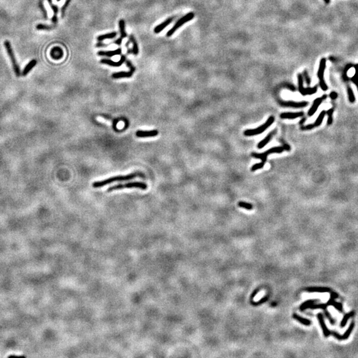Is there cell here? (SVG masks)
Wrapping results in <instances>:
<instances>
[{
    "label": "cell",
    "instance_id": "obj_1",
    "mask_svg": "<svg viewBox=\"0 0 358 358\" xmlns=\"http://www.w3.org/2000/svg\"><path fill=\"white\" fill-rule=\"evenodd\" d=\"M137 177H143V174L141 172H133V173H131L127 175H125V176H116V177H110L109 179L104 180V181H97V182H94L93 184H92V186L94 188H100L102 186H106L107 184H111L112 182H116V181H129V180H131Z\"/></svg>",
    "mask_w": 358,
    "mask_h": 358
},
{
    "label": "cell",
    "instance_id": "obj_2",
    "mask_svg": "<svg viewBox=\"0 0 358 358\" xmlns=\"http://www.w3.org/2000/svg\"><path fill=\"white\" fill-rule=\"evenodd\" d=\"M274 121H275V117L273 116L269 117V119H268L267 121H266V123H265L264 124H263L261 126L258 127L257 128H255V129L245 130V131L244 132V136H247V137H250V136H257V135L261 134L262 133H263L265 130L268 128V127L271 126V125L273 124Z\"/></svg>",
    "mask_w": 358,
    "mask_h": 358
},
{
    "label": "cell",
    "instance_id": "obj_3",
    "mask_svg": "<svg viewBox=\"0 0 358 358\" xmlns=\"http://www.w3.org/2000/svg\"><path fill=\"white\" fill-rule=\"evenodd\" d=\"M132 188H136V189H140L141 190H146L147 188V185L141 182H128L126 184H120L117 185H115L114 186L109 187L107 189V192H112L114 191H117V190H122L125 189H132Z\"/></svg>",
    "mask_w": 358,
    "mask_h": 358
},
{
    "label": "cell",
    "instance_id": "obj_4",
    "mask_svg": "<svg viewBox=\"0 0 358 358\" xmlns=\"http://www.w3.org/2000/svg\"><path fill=\"white\" fill-rule=\"evenodd\" d=\"M194 17V13H193V12H190V13H187L186 15H185L184 16L181 17V19H179L176 22V23H175L173 27H172V28L167 32V37H171L172 35H173L174 32L180 28V27L183 25L184 23H187V22L191 21V20L193 19Z\"/></svg>",
    "mask_w": 358,
    "mask_h": 358
},
{
    "label": "cell",
    "instance_id": "obj_5",
    "mask_svg": "<svg viewBox=\"0 0 358 358\" xmlns=\"http://www.w3.org/2000/svg\"><path fill=\"white\" fill-rule=\"evenodd\" d=\"M285 150L282 147H273V148L270 149L269 150H267V151L263 153H252L251 156L253 157V158L261 159L263 162H266L267 156L269 155L273 154V153H282Z\"/></svg>",
    "mask_w": 358,
    "mask_h": 358
},
{
    "label": "cell",
    "instance_id": "obj_6",
    "mask_svg": "<svg viewBox=\"0 0 358 358\" xmlns=\"http://www.w3.org/2000/svg\"><path fill=\"white\" fill-rule=\"evenodd\" d=\"M4 45L7 50V54H8L10 59H11V61L12 65H13V68L15 73H16V75L17 76L19 77L21 76V71H20L19 66L18 64H17L16 59V58H15L13 49H12L11 44H10V42L8 41H6L4 42Z\"/></svg>",
    "mask_w": 358,
    "mask_h": 358
},
{
    "label": "cell",
    "instance_id": "obj_7",
    "mask_svg": "<svg viewBox=\"0 0 358 358\" xmlns=\"http://www.w3.org/2000/svg\"><path fill=\"white\" fill-rule=\"evenodd\" d=\"M326 66V59L323 58L321 59L319 65V68L318 71V78H319L320 86L321 89L324 91H326L328 90V86L324 80V71Z\"/></svg>",
    "mask_w": 358,
    "mask_h": 358
},
{
    "label": "cell",
    "instance_id": "obj_8",
    "mask_svg": "<svg viewBox=\"0 0 358 358\" xmlns=\"http://www.w3.org/2000/svg\"><path fill=\"white\" fill-rule=\"evenodd\" d=\"M298 81H299V90L300 93L303 96H306V95H312L316 93L317 92V86H314V88H304L303 86V77L302 75L299 74H298Z\"/></svg>",
    "mask_w": 358,
    "mask_h": 358
},
{
    "label": "cell",
    "instance_id": "obj_9",
    "mask_svg": "<svg viewBox=\"0 0 358 358\" xmlns=\"http://www.w3.org/2000/svg\"><path fill=\"white\" fill-rule=\"evenodd\" d=\"M354 326H355V323L354 322H352L351 324H350V326L348 327V328H347V330H346V332H345L342 335H340L339 334H338V333L335 332H331V334L338 340H347L350 337V334H352L353 330H354Z\"/></svg>",
    "mask_w": 358,
    "mask_h": 358
},
{
    "label": "cell",
    "instance_id": "obj_10",
    "mask_svg": "<svg viewBox=\"0 0 358 358\" xmlns=\"http://www.w3.org/2000/svg\"><path fill=\"white\" fill-rule=\"evenodd\" d=\"M337 298H338V294L336 292H331L330 298L328 301L326 302V304L328 306H333L338 310H339V311L340 312H342V310H343L342 304L340 303V302H338L336 301H335V299H337Z\"/></svg>",
    "mask_w": 358,
    "mask_h": 358
},
{
    "label": "cell",
    "instance_id": "obj_11",
    "mask_svg": "<svg viewBox=\"0 0 358 358\" xmlns=\"http://www.w3.org/2000/svg\"><path fill=\"white\" fill-rule=\"evenodd\" d=\"M126 56L125 54H122L121 56V59H120L119 61L117 62L112 61V60H109V59H106L100 60V63L109 65V66H112V67H119L124 63L125 61H126Z\"/></svg>",
    "mask_w": 358,
    "mask_h": 358
},
{
    "label": "cell",
    "instance_id": "obj_12",
    "mask_svg": "<svg viewBox=\"0 0 358 358\" xmlns=\"http://www.w3.org/2000/svg\"><path fill=\"white\" fill-rule=\"evenodd\" d=\"M326 111H322L321 113L320 114V115L318 117V118L316 119V121L314 122V124H309L308 125V126H302L301 127V129L302 130H311L312 129L315 128V127H318L320 126L321 124L322 123L323 119H324L325 116H326Z\"/></svg>",
    "mask_w": 358,
    "mask_h": 358
},
{
    "label": "cell",
    "instance_id": "obj_13",
    "mask_svg": "<svg viewBox=\"0 0 358 358\" xmlns=\"http://www.w3.org/2000/svg\"><path fill=\"white\" fill-rule=\"evenodd\" d=\"M174 17H169V18L165 20V21L162 22V23L158 25L155 27L154 32L156 34L161 32V31H163V30L166 28L167 27L169 26V25L174 21Z\"/></svg>",
    "mask_w": 358,
    "mask_h": 358
},
{
    "label": "cell",
    "instance_id": "obj_14",
    "mask_svg": "<svg viewBox=\"0 0 358 358\" xmlns=\"http://www.w3.org/2000/svg\"><path fill=\"white\" fill-rule=\"evenodd\" d=\"M317 318H318V319L320 326H321L322 328L323 334H324V336L328 337L329 335L331 334V332L330 331V330L328 328V327L326 326V323H325L324 319V316H323V314H321V313H318V314H317Z\"/></svg>",
    "mask_w": 358,
    "mask_h": 358
},
{
    "label": "cell",
    "instance_id": "obj_15",
    "mask_svg": "<svg viewBox=\"0 0 358 358\" xmlns=\"http://www.w3.org/2000/svg\"><path fill=\"white\" fill-rule=\"evenodd\" d=\"M158 134L159 131L157 129L151 130V131H138L136 132V136L140 138L156 137Z\"/></svg>",
    "mask_w": 358,
    "mask_h": 358
},
{
    "label": "cell",
    "instance_id": "obj_16",
    "mask_svg": "<svg viewBox=\"0 0 358 358\" xmlns=\"http://www.w3.org/2000/svg\"><path fill=\"white\" fill-rule=\"evenodd\" d=\"M281 105L285 107H295V108H299V107H306L308 105V102H290V101L282 102H281Z\"/></svg>",
    "mask_w": 358,
    "mask_h": 358
},
{
    "label": "cell",
    "instance_id": "obj_17",
    "mask_svg": "<svg viewBox=\"0 0 358 358\" xmlns=\"http://www.w3.org/2000/svg\"><path fill=\"white\" fill-rule=\"evenodd\" d=\"M135 71L133 70H129V71H121L116 73L112 74V78L114 79H119V78H130L133 76Z\"/></svg>",
    "mask_w": 358,
    "mask_h": 358
},
{
    "label": "cell",
    "instance_id": "obj_18",
    "mask_svg": "<svg viewBox=\"0 0 358 358\" xmlns=\"http://www.w3.org/2000/svg\"><path fill=\"white\" fill-rule=\"evenodd\" d=\"M64 52L61 47H54L51 51V56L54 60H60L63 57Z\"/></svg>",
    "mask_w": 358,
    "mask_h": 358
},
{
    "label": "cell",
    "instance_id": "obj_19",
    "mask_svg": "<svg viewBox=\"0 0 358 358\" xmlns=\"http://www.w3.org/2000/svg\"><path fill=\"white\" fill-rule=\"evenodd\" d=\"M121 49H117L114 50V51H100L97 52V55L100 56H106V57H112L114 56H116V55H119L121 54Z\"/></svg>",
    "mask_w": 358,
    "mask_h": 358
},
{
    "label": "cell",
    "instance_id": "obj_20",
    "mask_svg": "<svg viewBox=\"0 0 358 358\" xmlns=\"http://www.w3.org/2000/svg\"><path fill=\"white\" fill-rule=\"evenodd\" d=\"M276 132H277V129H274L273 131H272L271 133H269L268 134L267 136L262 140V141H261L259 143L258 145H257V148L259 149L263 148L265 145H266L267 143H269L271 141L273 137L275 136V134L276 133Z\"/></svg>",
    "mask_w": 358,
    "mask_h": 358
},
{
    "label": "cell",
    "instance_id": "obj_21",
    "mask_svg": "<svg viewBox=\"0 0 358 358\" xmlns=\"http://www.w3.org/2000/svg\"><path fill=\"white\" fill-rule=\"evenodd\" d=\"M323 101L322 97H318L316 100H314V102H313L312 106L310 107V109H309V112H308V115H309V116H312L315 114V112H316L317 109L318 108V107L320 106V105L322 104V102Z\"/></svg>",
    "mask_w": 358,
    "mask_h": 358
},
{
    "label": "cell",
    "instance_id": "obj_22",
    "mask_svg": "<svg viewBox=\"0 0 358 358\" xmlns=\"http://www.w3.org/2000/svg\"><path fill=\"white\" fill-rule=\"evenodd\" d=\"M304 116L303 112H296V113H292V112H287V113H282L280 115V117L281 119H293L298 118V117H302Z\"/></svg>",
    "mask_w": 358,
    "mask_h": 358
},
{
    "label": "cell",
    "instance_id": "obj_23",
    "mask_svg": "<svg viewBox=\"0 0 358 358\" xmlns=\"http://www.w3.org/2000/svg\"><path fill=\"white\" fill-rule=\"evenodd\" d=\"M117 35V32H109V33L100 35H99L97 37V40L99 42H101L106 39H114Z\"/></svg>",
    "mask_w": 358,
    "mask_h": 358
},
{
    "label": "cell",
    "instance_id": "obj_24",
    "mask_svg": "<svg viewBox=\"0 0 358 358\" xmlns=\"http://www.w3.org/2000/svg\"><path fill=\"white\" fill-rule=\"evenodd\" d=\"M37 63V62L36 60H32V61H30L29 63L27 64V66L25 67L23 71L22 72V75H23V76H26L27 74H28L29 72L35 66Z\"/></svg>",
    "mask_w": 358,
    "mask_h": 358
},
{
    "label": "cell",
    "instance_id": "obj_25",
    "mask_svg": "<svg viewBox=\"0 0 358 358\" xmlns=\"http://www.w3.org/2000/svg\"><path fill=\"white\" fill-rule=\"evenodd\" d=\"M129 41L130 42H131L133 44L132 53H133L135 55H137L139 54L138 44H137L136 40V39H135V37L133 35H129Z\"/></svg>",
    "mask_w": 358,
    "mask_h": 358
},
{
    "label": "cell",
    "instance_id": "obj_26",
    "mask_svg": "<svg viewBox=\"0 0 358 358\" xmlns=\"http://www.w3.org/2000/svg\"><path fill=\"white\" fill-rule=\"evenodd\" d=\"M306 290L309 292H330L331 291V290L329 288L327 287H309L306 289Z\"/></svg>",
    "mask_w": 358,
    "mask_h": 358
},
{
    "label": "cell",
    "instance_id": "obj_27",
    "mask_svg": "<svg viewBox=\"0 0 358 358\" xmlns=\"http://www.w3.org/2000/svg\"><path fill=\"white\" fill-rule=\"evenodd\" d=\"M125 25H126V23H125L124 20L120 19L119 21V27L120 35H121V37H121V39H124L127 37V34L126 32V30H125Z\"/></svg>",
    "mask_w": 358,
    "mask_h": 358
},
{
    "label": "cell",
    "instance_id": "obj_28",
    "mask_svg": "<svg viewBox=\"0 0 358 358\" xmlns=\"http://www.w3.org/2000/svg\"><path fill=\"white\" fill-rule=\"evenodd\" d=\"M293 318L295 320H297L298 322H299L300 323H301L302 324L304 325V326H310V325L311 324V322H310L309 320L304 318L303 317H301L297 314H293Z\"/></svg>",
    "mask_w": 358,
    "mask_h": 358
},
{
    "label": "cell",
    "instance_id": "obj_29",
    "mask_svg": "<svg viewBox=\"0 0 358 358\" xmlns=\"http://www.w3.org/2000/svg\"><path fill=\"white\" fill-rule=\"evenodd\" d=\"M355 315V312L354 311H351L349 313H347V314H345L344 316L343 317L341 323H340V326L342 328L345 327V325H346L347 321H348V320L350 318L354 316Z\"/></svg>",
    "mask_w": 358,
    "mask_h": 358
},
{
    "label": "cell",
    "instance_id": "obj_30",
    "mask_svg": "<svg viewBox=\"0 0 358 358\" xmlns=\"http://www.w3.org/2000/svg\"><path fill=\"white\" fill-rule=\"evenodd\" d=\"M318 302V299H310L309 300H306V301H305L304 302H303L301 304V306L300 307V310H305L306 309H309V307L310 305H312V304L316 303V302Z\"/></svg>",
    "mask_w": 358,
    "mask_h": 358
},
{
    "label": "cell",
    "instance_id": "obj_31",
    "mask_svg": "<svg viewBox=\"0 0 358 358\" xmlns=\"http://www.w3.org/2000/svg\"><path fill=\"white\" fill-rule=\"evenodd\" d=\"M353 67L355 69V73L354 75V76L350 78V80L353 82L355 86H356L357 90H358V64L355 65H353Z\"/></svg>",
    "mask_w": 358,
    "mask_h": 358
},
{
    "label": "cell",
    "instance_id": "obj_32",
    "mask_svg": "<svg viewBox=\"0 0 358 358\" xmlns=\"http://www.w3.org/2000/svg\"><path fill=\"white\" fill-rule=\"evenodd\" d=\"M347 94H348L349 101L350 102V103L354 104L355 102V97L354 92H353L352 88L350 86H347Z\"/></svg>",
    "mask_w": 358,
    "mask_h": 358
},
{
    "label": "cell",
    "instance_id": "obj_33",
    "mask_svg": "<svg viewBox=\"0 0 358 358\" xmlns=\"http://www.w3.org/2000/svg\"><path fill=\"white\" fill-rule=\"evenodd\" d=\"M334 109L332 107V108L329 109L326 112V114L328 115V121H327L328 126H330V125H332V122H333L332 115H333V113H334Z\"/></svg>",
    "mask_w": 358,
    "mask_h": 358
},
{
    "label": "cell",
    "instance_id": "obj_34",
    "mask_svg": "<svg viewBox=\"0 0 358 358\" xmlns=\"http://www.w3.org/2000/svg\"><path fill=\"white\" fill-rule=\"evenodd\" d=\"M238 206L239 207L242 208H245L247 210H251L253 209V205L250 203H248V202H238Z\"/></svg>",
    "mask_w": 358,
    "mask_h": 358
},
{
    "label": "cell",
    "instance_id": "obj_35",
    "mask_svg": "<svg viewBox=\"0 0 358 358\" xmlns=\"http://www.w3.org/2000/svg\"><path fill=\"white\" fill-rule=\"evenodd\" d=\"M327 304H316L314 303L312 304V305H310L309 309H321L323 310H325L327 309Z\"/></svg>",
    "mask_w": 358,
    "mask_h": 358
},
{
    "label": "cell",
    "instance_id": "obj_36",
    "mask_svg": "<svg viewBox=\"0 0 358 358\" xmlns=\"http://www.w3.org/2000/svg\"><path fill=\"white\" fill-rule=\"evenodd\" d=\"M265 164V162H263V161L261 162H259V163L255 164L254 165H253V166H252L251 169V171H257V170L263 169V167H264Z\"/></svg>",
    "mask_w": 358,
    "mask_h": 358
},
{
    "label": "cell",
    "instance_id": "obj_37",
    "mask_svg": "<svg viewBox=\"0 0 358 358\" xmlns=\"http://www.w3.org/2000/svg\"><path fill=\"white\" fill-rule=\"evenodd\" d=\"M36 29L37 30H51L52 27L44 24H39L36 26Z\"/></svg>",
    "mask_w": 358,
    "mask_h": 358
},
{
    "label": "cell",
    "instance_id": "obj_38",
    "mask_svg": "<svg viewBox=\"0 0 358 358\" xmlns=\"http://www.w3.org/2000/svg\"><path fill=\"white\" fill-rule=\"evenodd\" d=\"M324 310V314H325V316H326V318H327L328 319V320H329V321H330V322L332 324H335V321H334V320L332 318V317L331 316V314H330V312H329L328 311L327 309H325V310Z\"/></svg>",
    "mask_w": 358,
    "mask_h": 358
},
{
    "label": "cell",
    "instance_id": "obj_39",
    "mask_svg": "<svg viewBox=\"0 0 358 358\" xmlns=\"http://www.w3.org/2000/svg\"><path fill=\"white\" fill-rule=\"evenodd\" d=\"M71 1H72V0H66V1H65L64 6H62V10H61V11H62V17H64L65 11H66V9H67V7H68V6H69V4L71 2Z\"/></svg>",
    "mask_w": 358,
    "mask_h": 358
},
{
    "label": "cell",
    "instance_id": "obj_40",
    "mask_svg": "<svg viewBox=\"0 0 358 358\" xmlns=\"http://www.w3.org/2000/svg\"><path fill=\"white\" fill-rule=\"evenodd\" d=\"M48 1H49V3L50 6L51 7L52 9L53 10V12H54V15H56V16L57 13H58V12H59V8H58V7H57L56 6H55V5H54V4H53V3H52V0H48Z\"/></svg>",
    "mask_w": 358,
    "mask_h": 358
},
{
    "label": "cell",
    "instance_id": "obj_41",
    "mask_svg": "<svg viewBox=\"0 0 358 358\" xmlns=\"http://www.w3.org/2000/svg\"><path fill=\"white\" fill-rule=\"evenodd\" d=\"M125 62H126V66L128 67V68H129V70H133V71H136V68H135V66H133V64L131 63V61H130L129 60L126 59V61H125Z\"/></svg>",
    "mask_w": 358,
    "mask_h": 358
},
{
    "label": "cell",
    "instance_id": "obj_42",
    "mask_svg": "<svg viewBox=\"0 0 358 358\" xmlns=\"http://www.w3.org/2000/svg\"><path fill=\"white\" fill-rule=\"evenodd\" d=\"M267 300V297H264V298H263V299H262L261 300H260L259 301H258V302H252V304H253L254 306H257V305L261 304H262V303H263V302H266Z\"/></svg>",
    "mask_w": 358,
    "mask_h": 358
},
{
    "label": "cell",
    "instance_id": "obj_43",
    "mask_svg": "<svg viewBox=\"0 0 358 358\" xmlns=\"http://www.w3.org/2000/svg\"><path fill=\"white\" fill-rule=\"evenodd\" d=\"M303 75H304V77L305 80H306V84H307L309 85H309L310 84V77H309V74H308V73H307V72H306V71H305L304 72V74H303Z\"/></svg>",
    "mask_w": 358,
    "mask_h": 358
},
{
    "label": "cell",
    "instance_id": "obj_44",
    "mask_svg": "<svg viewBox=\"0 0 358 358\" xmlns=\"http://www.w3.org/2000/svg\"><path fill=\"white\" fill-rule=\"evenodd\" d=\"M330 97L332 100H334L338 97V94L335 92H332L330 94Z\"/></svg>",
    "mask_w": 358,
    "mask_h": 358
},
{
    "label": "cell",
    "instance_id": "obj_45",
    "mask_svg": "<svg viewBox=\"0 0 358 358\" xmlns=\"http://www.w3.org/2000/svg\"><path fill=\"white\" fill-rule=\"evenodd\" d=\"M108 46V44H105V43H102V42H100L98 43H97L96 44V47H98V48H102V47H106Z\"/></svg>",
    "mask_w": 358,
    "mask_h": 358
},
{
    "label": "cell",
    "instance_id": "obj_46",
    "mask_svg": "<svg viewBox=\"0 0 358 358\" xmlns=\"http://www.w3.org/2000/svg\"><path fill=\"white\" fill-rule=\"evenodd\" d=\"M122 41H123V39H121V37H119V39H117V40H116V41H114L113 42L115 44H116L117 45H121L122 43Z\"/></svg>",
    "mask_w": 358,
    "mask_h": 358
},
{
    "label": "cell",
    "instance_id": "obj_47",
    "mask_svg": "<svg viewBox=\"0 0 358 358\" xmlns=\"http://www.w3.org/2000/svg\"><path fill=\"white\" fill-rule=\"evenodd\" d=\"M40 6H41V9H42V12H43L44 17H45V18H47V11H46L45 9H44V7L43 6V4H42V3H41V4H40Z\"/></svg>",
    "mask_w": 358,
    "mask_h": 358
},
{
    "label": "cell",
    "instance_id": "obj_48",
    "mask_svg": "<svg viewBox=\"0 0 358 358\" xmlns=\"http://www.w3.org/2000/svg\"><path fill=\"white\" fill-rule=\"evenodd\" d=\"M282 147H283L284 150H287V151H290V146H289V145H287V144H285L283 146H282Z\"/></svg>",
    "mask_w": 358,
    "mask_h": 358
},
{
    "label": "cell",
    "instance_id": "obj_49",
    "mask_svg": "<svg viewBox=\"0 0 358 358\" xmlns=\"http://www.w3.org/2000/svg\"><path fill=\"white\" fill-rule=\"evenodd\" d=\"M57 20H58V19H57L56 16V15H54V16L52 17V21L54 23H56V22H57Z\"/></svg>",
    "mask_w": 358,
    "mask_h": 358
},
{
    "label": "cell",
    "instance_id": "obj_50",
    "mask_svg": "<svg viewBox=\"0 0 358 358\" xmlns=\"http://www.w3.org/2000/svg\"><path fill=\"white\" fill-rule=\"evenodd\" d=\"M305 121H306V118H303V119H302L301 120H300V121L299 122L300 125H303V124H304V123L305 122Z\"/></svg>",
    "mask_w": 358,
    "mask_h": 358
},
{
    "label": "cell",
    "instance_id": "obj_51",
    "mask_svg": "<svg viewBox=\"0 0 358 358\" xmlns=\"http://www.w3.org/2000/svg\"><path fill=\"white\" fill-rule=\"evenodd\" d=\"M324 1H325V3H326V4H328L330 3V0H324Z\"/></svg>",
    "mask_w": 358,
    "mask_h": 358
},
{
    "label": "cell",
    "instance_id": "obj_52",
    "mask_svg": "<svg viewBox=\"0 0 358 358\" xmlns=\"http://www.w3.org/2000/svg\"><path fill=\"white\" fill-rule=\"evenodd\" d=\"M56 1H61V0H56Z\"/></svg>",
    "mask_w": 358,
    "mask_h": 358
}]
</instances>
